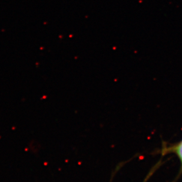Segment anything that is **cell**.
<instances>
[{
  "label": "cell",
  "instance_id": "6da1fadb",
  "mask_svg": "<svg viewBox=\"0 0 182 182\" xmlns=\"http://www.w3.org/2000/svg\"><path fill=\"white\" fill-rule=\"evenodd\" d=\"M170 152H173L177 155L182 166V140L175 144L173 147H170Z\"/></svg>",
  "mask_w": 182,
  "mask_h": 182
}]
</instances>
